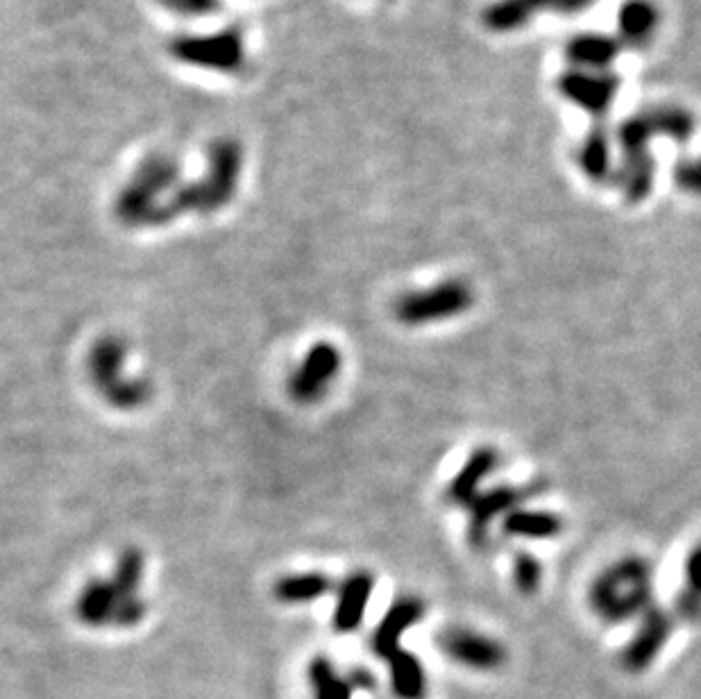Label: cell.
Listing matches in <instances>:
<instances>
[{
  "instance_id": "1",
  "label": "cell",
  "mask_w": 701,
  "mask_h": 699,
  "mask_svg": "<svg viewBox=\"0 0 701 699\" xmlns=\"http://www.w3.org/2000/svg\"><path fill=\"white\" fill-rule=\"evenodd\" d=\"M588 605L607 625H622L654 607V566L631 555L607 566L588 588Z\"/></svg>"
},
{
  "instance_id": "2",
  "label": "cell",
  "mask_w": 701,
  "mask_h": 699,
  "mask_svg": "<svg viewBox=\"0 0 701 699\" xmlns=\"http://www.w3.org/2000/svg\"><path fill=\"white\" fill-rule=\"evenodd\" d=\"M241 176V148L234 141H221L211 148L209 173L204 180L176 189V196L161 202L154 217V226H167L187 211L209 213L221 209L234 198Z\"/></svg>"
},
{
  "instance_id": "3",
  "label": "cell",
  "mask_w": 701,
  "mask_h": 699,
  "mask_svg": "<svg viewBox=\"0 0 701 699\" xmlns=\"http://www.w3.org/2000/svg\"><path fill=\"white\" fill-rule=\"evenodd\" d=\"M128 346L121 337H102L89 352V378L96 391L107 405L121 411H134L148 405L152 398V385L148 380L126 378Z\"/></svg>"
},
{
  "instance_id": "4",
  "label": "cell",
  "mask_w": 701,
  "mask_h": 699,
  "mask_svg": "<svg viewBox=\"0 0 701 699\" xmlns=\"http://www.w3.org/2000/svg\"><path fill=\"white\" fill-rule=\"evenodd\" d=\"M474 307V289L463 278H448L434 287L407 291L393 304V318L407 328L437 326Z\"/></svg>"
},
{
  "instance_id": "5",
  "label": "cell",
  "mask_w": 701,
  "mask_h": 699,
  "mask_svg": "<svg viewBox=\"0 0 701 699\" xmlns=\"http://www.w3.org/2000/svg\"><path fill=\"white\" fill-rule=\"evenodd\" d=\"M694 132V117L677 104L652 107L627 119L618 130L622 148V161L627 159H652L650 146L659 137L688 141Z\"/></svg>"
},
{
  "instance_id": "6",
  "label": "cell",
  "mask_w": 701,
  "mask_h": 699,
  "mask_svg": "<svg viewBox=\"0 0 701 699\" xmlns=\"http://www.w3.org/2000/svg\"><path fill=\"white\" fill-rule=\"evenodd\" d=\"M178 182V167L167 157H152L139 169L137 178L121 191L117 200V217L121 223L152 226L159 207V193Z\"/></svg>"
},
{
  "instance_id": "7",
  "label": "cell",
  "mask_w": 701,
  "mask_h": 699,
  "mask_svg": "<svg viewBox=\"0 0 701 699\" xmlns=\"http://www.w3.org/2000/svg\"><path fill=\"white\" fill-rule=\"evenodd\" d=\"M343 368V355L341 350L330 341L313 343L293 375L289 378L287 391L289 398L302 407L316 405L326 398L332 389V385L339 380Z\"/></svg>"
},
{
  "instance_id": "8",
  "label": "cell",
  "mask_w": 701,
  "mask_h": 699,
  "mask_svg": "<svg viewBox=\"0 0 701 699\" xmlns=\"http://www.w3.org/2000/svg\"><path fill=\"white\" fill-rule=\"evenodd\" d=\"M437 645L450 661L477 672L500 670L509 657L507 648L498 638L461 625L445 627L437 636Z\"/></svg>"
},
{
  "instance_id": "9",
  "label": "cell",
  "mask_w": 701,
  "mask_h": 699,
  "mask_svg": "<svg viewBox=\"0 0 701 699\" xmlns=\"http://www.w3.org/2000/svg\"><path fill=\"white\" fill-rule=\"evenodd\" d=\"M674 631V616L661 607H650L640 616V625L635 633L629 638L627 648L622 650V668L627 672H644L650 668Z\"/></svg>"
},
{
  "instance_id": "10",
  "label": "cell",
  "mask_w": 701,
  "mask_h": 699,
  "mask_svg": "<svg viewBox=\"0 0 701 699\" xmlns=\"http://www.w3.org/2000/svg\"><path fill=\"white\" fill-rule=\"evenodd\" d=\"M592 0H493L483 8L481 21L491 32L511 34L531 23L538 12L577 14L588 10Z\"/></svg>"
},
{
  "instance_id": "11",
  "label": "cell",
  "mask_w": 701,
  "mask_h": 699,
  "mask_svg": "<svg viewBox=\"0 0 701 699\" xmlns=\"http://www.w3.org/2000/svg\"><path fill=\"white\" fill-rule=\"evenodd\" d=\"M529 496L527 489L513 487V483H500V487H491L481 491L465 509L470 511L468 522V543L474 550L489 548L491 543V527L502 520L509 511L518 509L524 498Z\"/></svg>"
},
{
  "instance_id": "12",
  "label": "cell",
  "mask_w": 701,
  "mask_h": 699,
  "mask_svg": "<svg viewBox=\"0 0 701 699\" xmlns=\"http://www.w3.org/2000/svg\"><path fill=\"white\" fill-rule=\"evenodd\" d=\"M620 91V78L609 71L570 69L559 78V93L579 110L604 117Z\"/></svg>"
},
{
  "instance_id": "13",
  "label": "cell",
  "mask_w": 701,
  "mask_h": 699,
  "mask_svg": "<svg viewBox=\"0 0 701 699\" xmlns=\"http://www.w3.org/2000/svg\"><path fill=\"white\" fill-rule=\"evenodd\" d=\"M173 56L182 62L207 69L237 71L243 64V41L237 30H228L213 37L178 39L173 43Z\"/></svg>"
},
{
  "instance_id": "14",
  "label": "cell",
  "mask_w": 701,
  "mask_h": 699,
  "mask_svg": "<svg viewBox=\"0 0 701 699\" xmlns=\"http://www.w3.org/2000/svg\"><path fill=\"white\" fill-rule=\"evenodd\" d=\"M424 602L415 596H400L393 600L380 625L374 627L370 636V650L374 657L391 659L400 648L402 636L413 629L424 618Z\"/></svg>"
},
{
  "instance_id": "15",
  "label": "cell",
  "mask_w": 701,
  "mask_h": 699,
  "mask_svg": "<svg viewBox=\"0 0 701 699\" xmlns=\"http://www.w3.org/2000/svg\"><path fill=\"white\" fill-rule=\"evenodd\" d=\"M500 463L502 457L493 446L474 448L459 472L452 477L448 487V500L457 507H468L483 491V483L495 475Z\"/></svg>"
},
{
  "instance_id": "16",
  "label": "cell",
  "mask_w": 701,
  "mask_h": 699,
  "mask_svg": "<svg viewBox=\"0 0 701 699\" xmlns=\"http://www.w3.org/2000/svg\"><path fill=\"white\" fill-rule=\"evenodd\" d=\"M374 583L377 581L370 570H354L341 581L334 616H332L334 631L352 633L361 627L368 605L374 593Z\"/></svg>"
},
{
  "instance_id": "17",
  "label": "cell",
  "mask_w": 701,
  "mask_h": 699,
  "mask_svg": "<svg viewBox=\"0 0 701 699\" xmlns=\"http://www.w3.org/2000/svg\"><path fill=\"white\" fill-rule=\"evenodd\" d=\"M563 518L545 509L518 507L500 520V529L507 539L518 541H552L563 533Z\"/></svg>"
},
{
  "instance_id": "18",
  "label": "cell",
  "mask_w": 701,
  "mask_h": 699,
  "mask_svg": "<svg viewBox=\"0 0 701 699\" xmlns=\"http://www.w3.org/2000/svg\"><path fill=\"white\" fill-rule=\"evenodd\" d=\"M622 41L602 32H585L577 34L568 41L565 56L572 69L583 71H607L620 56Z\"/></svg>"
},
{
  "instance_id": "19",
  "label": "cell",
  "mask_w": 701,
  "mask_h": 699,
  "mask_svg": "<svg viewBox=\"0 0 701 699\" xmlns=\"http://www.w3.org/2000/svg\"><path fill=\"white\" fill-rule=\"evenodd\" d=\"M121 602L123 600L110 579H91L80 590L76 616L87 627H112Z\"/></svg>"
},
{
  "instance_id": "20",
  "label": "cell",
  "mask_w": 701,
  "mask_h": 699,
  "mask_svg": "<svg viewBox=\"0 0 701 699\" xmlns=\"http://www.w3.org/2000/svg\"><path fill=\"white\" fill-rule=\"evenodd\" d=\"M618 26L622 34V43L640 46L650 43L661 26V12L652 0H627L620 8Z\"/></svg>"
},
{
  "instance_id": "21",
  "label": "cell",
  "mask_w": 701,
  "mask_h": 699,
  "mask_svg": "<svg viewBox=\"0 0 701 699\" xmlns=\"http://www.w3.org/2000/svg\"><path fill=\"white\" fill-rule=\"evenodd\" d=\"M332 588L334 583L326 572L311 570L282 577L273 588V596L282 605H309L326 598Z\"/></svg>"
},
{
  "instance_id": "22",
  "label": "cell",
  "mask_w": 701,
  "mask_h": 699,
  "mask_svg": "<svg viewBox=\"0 0 701 699\" xmlns=\"http://www.w3.org/2000/svg\"><path fill=\"white\" fill-rule=\"evenodd\" d=\"M581 173L592 182L613 180V141L604 130H592L577 152Z\"/></svg>"
},
{
  "instance_id": "23",
  "label": "cell",
  "mask_w": 701,
  "mask_h": 699,
  "mask_svg": "<svg viewBox=\"0 0 701 699\" xmlns=\"http://www.w3.org/2000/svg\"><path fill=\"white\" fill-rule=\"evenodd\" d=\"M391 690L398 699H424L427 697V672L420 659L407 650H398L389 661Z\"/></svg>"
},
{
  "instance_id": "24",
  "label": "cell",
  "mask_w": 701,
  "mask_h": 699,
  "mask_svg": "<svg viewBox=\"0 0 701 699\" xmlns=\"http://www.w3.org/2000/svg\"><path fill=\"white\" fill-rule=\"evenodd\" d=\"M309 683L313 699H352V683L348 677L339 675L328 657H316L309 663Z\"/></svg>"
},
{
  "instance_id": "25",
  "label": "cell",
  "mask_w": 701,
  "mask_h": 699,
  "mask_svg": "<svg viewBox=\"0 0 701 699\" xmlns=\"http://www.w3.org/2000/svg\"><path fill=\"white\" fill-rule=\"evenodd\" d=\"M143 570H146V559L143 552L137 548H128L121 552L114 575H112V586L117 588V593L121 596V600L128 598H137L139 596V586L143 581Z\"/></svg>"
},
{
  "instance_id": "26",
  "label": "cell",
  "mask_w": 701,
  "mask_h": 699,
  "mask_svg": "<svg viewBox=\"0 0 701 699\" xmlns=\"http://www.w3.org/2000/svg\"><path fill=\"white\" fill-rule=\"evenodd\" d=\"M511 577L513 583L518 588V593L524 598L535 596L538 590L543 586V577H545V566L543 561L538 559L531 552H515L513 557V566H511Z\"/></svg>"
},
{
  "instance_id": "27",
  "label": "cell",
  "mask_w": 701,
  "mask_h": 699,
  "mask_svg": "<svg viewBox=\"0 0 701 699\" xmlns=\"http://www.w3.org/2000/svg\"><path fill=\"white\" fill-rule=\"evenodd\" d=\"M674 184L694 198H701V157H685L674 167Z\"/></svg>"
},
{
  "instance_id": "28",
  "label": "cell",
  "mask_w": 701,
  "mask_h": 699,
  "mask_svg": "<svg viewBox=\"0 0 701 699\" xmlns=\"http://www.w3.org/2000/svg\"><path fill=\"white\" fill-rule=\"evenodd\" d=\"M674 613L685 622L701 620V596L692 593V590L683 588L674 600Z\"/></svg>"
},
{
  "instance_id": "29",
  "label": "cell",
  "mask_w": 701,
  "mask_h": 699,
  "mask_svg": "<svg viewBox=\"0 0 701 699\" xmlns=\"http://www.w3.org/2000/svg\"><path fill=\"white\" fill-rule=\"evenodd\" d=\"M683 577H685V586L692 593L701 596V543L694 546L683 563Z\"/></svg>"
},
{
  "instance_id": "30",
  "label": "cell",
  "mask_w": 701,
  "mask_h": 699,
  "mask_svg": "<svg viewBox=\"0 0 701 699\" xmlns=\"http://www.w3.org/2000/svg\"><path fill=\"white\" fill-rule=\"evenodd\" d=\"M348 679H350V683H352L354 690H374V686H377V679H374L372 672H368L365 668L352 670V672L348 675Z\"/></svg>"
}]
</instances>
